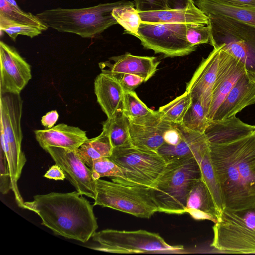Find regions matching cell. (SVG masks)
Listing matches in <instances>:
<instances>
[{
	"label": "cell",
	"mask_w": 255,
	"mask_h": 255,
	"mask_svg": "<svg viewBox=\"0 0 255 255\" xmlns=\"http://www.w3.org/2000/svg\"><path fill=\"white\" fill-rule=\"evenodd\" d=\"M209 146L223 209L255 208V130L225 142H209Z\"/></svg>",
	"instance_id": "cell-1"
},
{
	"label": "cell",
	"mask_w": 255,
	"mask_h": 255,
	"mask_svg": "<svg viewBox=\"0 0 255 255\" xmlns=\"http://www.w3.org/2000/svg\"><path fill=\"white\" fill-rule=\"evenodd\" d=\"M77 191L36 195L22 209L36 214L54 234L87 242L98 228L93 206Z\"/></svg>",
	"instance_id": "cell-2"
},
{
	"label": "cell",
	"mask_w": 255,
	"mask_h": 255,
	"mask_svg": "<svg viewBox=\"0 0 255 255\" xmlns=\"http://www.w3.org/2000/svg\"><path fill=\"white\" fill-rule=\"evenodd\" d=\"M124 6L135 4L132 1L122 0L85 8L49 9L36 15L48 27L59 32L74 33L83 38H94L118 24L112 11L116 7Z\"/></svg>",
	"instance_id": "cell-3"
},
{
	"label": "cell",
	"mask_w": 255,
	"mask_h": 255,
	"mask_svg": "<svg viewBox=\"0 0 255 255\" xmlns=\"http://www.w3.org/2000/svg\"><path fill=\"white\" fill-rule=\"evenodd\" d=\"M201 177L200 167L194 155L167 161L162 172L150 187L159 212L185 213L188 194L195 181Z\"/></svg>",
	"instance_id": "cell-4"
},
{
	"label": "cell",
	"mask_w": 255,
	"mask_h": 255,
	"mask_svg": "<svg viewBox=\"0 0 255 255\" xmlns=\"http://www.w3.org/2000/svg\"><path fill=\"white\" fill-rule=\"evenodd\" d=\"M207 15L209 44L240 60L247 73L255 78V26L224 15Z\"/></svg>",
	"instance_id": "cell-5"
},
{
	"label": "cell",
	"mask_w": 255,
	"mask_h": 255,
	"mask_svg": "<svg viewBox=\"0 0 255 255\" xmlns=\"http://www.w3.org/2000/svg\"><path fill=\"white\" fill-rule=\"evenodd\" d=\"M210 246L227 254H255V207L240 211L225 209L213 227Z\"/></svg>",
	"instance_id": "cell-6"
},
{
	"label": "cell",
	"mask_w": 255,
	"mask_h": 255,
	"mask_svg": "<svg viewBox=\"0 0 255 255\" xmlns=\"http://www.w3.org/2000/svg\"><path fill=\"white\" fill-rule=\"evenodd\" d=\"M93 206L112 208L141 218H150L159 212L150 187L103 179L96 180Z\"/></svg>",
	"instance_id": "cell-7"
},
{
	"label": "cell",
	"mask_w": 255,
	"mask_h": 255,
	"mask_svg": "<svg viewBox=\"0 0 255 255\" xmlns=\"http://www.w3.org/2000/svg\"><path fill=\"white\" fill-rule=\"evenodd\" d=\"M23 101L20 94L6 93L0 97V128L4 139L10 149L12 163L10 176L12 191L17 205L21 207L24 202L17 186L26 158L21 150L23 137L21 128Z\"/></svg>",
	"instance_id": "cell-8"
},
{
	"label": "cell",
	"mask_w": 255,
	"mask_h": 255,
	"mask_svg": "<svg viewBox=\"0 0 255 255\" xmlns=\"http://www.w3.org/2000/svg\"><path fill=\"white\" fill-rule=\"evenodd\" d=\"M92 238L98 245L89 248L110 253H146L183 250V246L169 245L158 234L143 230L106 229L96 232Z\"/></svg>",
	"instance_id": "cell-9"
},
{
	"label": "cell",
	"mask_w": 255,
	"mask_h": 255,
	"mask_svg": "<svg viewBox=\"0 0 255 255\" xmlns=\"http://www.w3.org/2000/svg\"><path fill=\"white\" fill-rule=\"evenodd\" d=\"M109 158L121 169L124 178L113 177L116 182L151 187L167 162L157 152L146 151L132 146L113 148Z\"/></svg>",
	"instance_id": "cell-10"
},
{
	"label": "cell",
	"mask_w": 255,
	"mask_h": 255,
	"mask_svg": "<svg viewBox=\"0 0 255 255\" xmlns=\"http://www.w3.org/2000/svg\"><path fill=\"white\" fill-rule=\"evenodd\" d=\"M188 24L173 23H152L141 22L138 38L144 48L166 57L184 56L194 51L197 46L187 39Z\"/></svg>",
	"instance_id": "cell-11"
},
{
	"label": "cell",
	"mask_w": 255,
	"mask_h": 255,
	"mask_svg": "<svg viewBox=\"0 0 255 255\" xmlns=\"http://www.w3.org/2000/svg\"><path fill=\"white\" fill-rule=\"evenodd\" d=\"M55 164L63 170L66 178L83 195L95 199L96 180L91 170L81 159L76 150L58 147H48L44 149Z\"/></svg>",
	"instance_id": "cell-12"
},
{
	"label": "cell",
	"mask_w": 255,
	"mask_h": 255,
	"mask_svg": "<svg viewBox=\"0 0 255 255\" xmlns=\"http://www.w3.org/2000/svg\"><path fill=\"white\" fill-rule=\"evenodd\" d=\"M0 94H20L32 78L30 65L17 51L0 42Z\"/></svg>",
	"instance_id": "cell-13"
},
{
	"label": "cell",
	"mask_w": 255,
	"mask_h": 255,
	"mask_svg": "<svg viewBox=\"0 0 255 255\" xmlns=\"http://www.w3.org/2000/svg\"><path fill=\"white\" fill-rule=\"evenodd\" d=\"M246 73L245 67L240 60L220 48L217 76L207 115L209 120H213L220 105L238 80Z\"/></svg>",
	"instance_id": "cell-14"
},
{
	"label": "cell",
	"mask_w": 255,
	"mask_h": 255,
	"mask_svg": "<svg viewBox=\"0 0 255 255\" xmlns=\"http://www.w3.org/2000/svg\"><path fill=\"white\" fill-rule=\"evenodd\" d=\"M128 122L131 146L157 152L164 143L163 132L167 122L162 120L158 110L143 118L128 120Z\"/></svg>",
	"instance_id": "cell-15"
},
{
	"label": "cell",
	"mask_w": 255,
	"mask_h": 255,
	"mask_svg": "<svg viewBox=\"0 0 255 255\" xmlns=\"http://www.w3.org/2000/svg\"><path fill=\"white\" fill-rule=\"evenodd\" d=\"M220 53V48H214L206 58L203 59L191 80L186 84L185 91L190 94L192 99L201 102L207 115L217 76Z\"/></svg>",
	"instance_id": "cell-16"
},
{
	"label": "cell",
	"mask_w": 255,
	"mask_h": 255,
	"mask_svg": "<svg viewBox=\"0 0 255 255\" xmlns=\"http://www.w3.org/2000/svg\"><path fill=\"white\" fill-rule=\"evenodd\" d=\"M160 62L154 57L136 56L127 53L99 63L102 72L111 75L131 74L142 78L145 82L156 72Z\"/></svg>",
	"instance_id": "cell-17"
},
{
	"label": "cell",
	"mask_w": 255,
	"mask_h": 255,
	"mask_svg": "<svg viewBox=\"0 0 255 255\" xmlns=\"http://www.w3.org/2000/svg\"><path fill=\"white\" fill-rule=\"evenodd\" d=\"M255 103V78L246 72L238 80L220 105L213 120L235 116L244 108Z\"/></svg>",
	"instance_id": "cell-18"
},
{
	"label": "cell",
	"mask_w": 255,
	"mask_h": 255,
	"mask_svg": "<svg viewBox=\"0 0 255 255\" xmlns=\"http://www.w3.org/2000/svg\"><path fill=\"white\" fill-rule=\"evenodd\" d=\"M34 132L36 139L44 150L51 146L77 150L88 139L85 131L65 124Z\"/></svg>",
	"instance_id": "cell-19"
},
{
	"label": "cell",
	"mask_w": 255,
	"mask_h": 255,
	"mask_svg": "<svg viewBox=\"0 0 255 255\" xmlns=\"http://www.w3.org/2000/svg\"><path fill=\"white\" fill-rule=\"evenodd\" d=\"M97 102L107 118H112L123 111L124 89L112 75L102 72L94 81Z\"/></svg>",
	"instance_id": "cell-20"
},
{
	"label": "cell",
	"mask_w": 255,
	"mask_h": 255,
	"mask_svg": "<svg viewBox=\"0 0 255 255\" xmlns=\"http://www.w3.org/2000/svg\"><path fill=\"white\" fill-rule=\"evenodd\" d=\"M186 213L196 220L217 221L220 211L207 185L202 177L193 184L188 194Z\"/></svg>",
	"instance_id": "cell-21"
},
{
	"label": "cell",
	"mask_w": 255,
	"mask_h": 255,
	"mask_svg": "<svg viewBox=\"0 0 255 255\" xmlns=\"http://www.w3.org/2000/svg\"><path fill=\"white\" fill-rule=\"evenodd\" d=\"M141 21L145 23H173L207 25L208 16L195 5L167 10L138 11Z\"/></svg>",
	"instance_id": "cell-22"
},
{
	"label": "cell",
	"mask_w": 255,
	"mask_h": 255,
	"mask_svg": "<svg viewBox=\"0 0 255 255\" xmlns=\"http://www.w3.org/2000/svg\"><path fill=\"white\" fill-rule=\"evenodd\" d=\"M194 2L206 15H224L255 26V6L237 5L222 0H195Z\"/></svg>",
	"instance_id": "cell-23"
},
{
	"label": "cell",
	"mask_w": 255,
	"mask_h": 255,
	"mask_svg": "<svg viewBox=\"0 0 255 255\" xmlns=\"http://www.w3.org/2000/svg\"><path fill=\"white\" fill-rule=\"evenodd\" d=\"M193 155L198 162L201 177L209 189L221 212L224 208L221 193L212 160L209 142L206 136L197 146Z\"/></svg>",
	"instance_id": "cell-24"
},
{
	"label": "cell",
	"mask_w": 255,
	"mask_h": 255,
	"mask_svg": "<svg viewBox=\"0 0 255 255\" xmlns=\"http://www.w3.org/2000/svg\"><path fill=\"white\" fill-rule=\"evenodd\" d=\"M181 126L183 137L180 142L176 145L164 143L157 151L166 162L173 159L193 155L197 146L206 137L204 133L192 130Z\"/></svg>",
	"instance_id": "cell-25"
},
{
	"label": "cell",
	"mask_w": 255,
	"mask_h": 255,
	"mask_svg": "<svg viewBox=\"0 0 255 255\" xmlns=\"http://www.w3.org/2000/svg\"><path fill=\"white\" fill-rule=\"evenodd\" d=\"M113 150L108 135L102 130L98 136L88 138L76 150V152L83 162L91 168L94 160L104 157H110Z\"/></svg>",
	"instance_id": "cell-26"
},
{
	"label": "cell",
	"mask_w": 255,
	"mask_h": 255,
	"mask_svg": "<svg viewBox=\"0 0 255 255\" xmlns=\"http://www.w3.org/2000/svg\"><path fill=\"white\" fill-rule=\"evenodd\" d=\"M103 130L108 135L113 148L130 146L128 119L123 112L102 123Z\"/></svg>",
	"instance_id": "cell-27"
},
{
	"label": "cell",
	"mask_w": 255,
	"mask_h": 255,
	"mask_svg": "<svg viewBox=\"0 0 255 255\" xmlns=\"http://www.w3.org/2000/svg\"><path fill=\"white\" fill-rule=\"evenodd\" d=\"M0 19L27 25L42 31L48 29L36 15L22 10L19 7L13 6L5 0H0Z\"/></svg>",
	"instance_id": "cell-28"
},
{
	"label": "cell",
	"mask_w": 255,
	"mask_h": 255,
	"mask_svg": "<svg viewBox=\"0 0 255 255\" xmlns=\"http://www.w3.org/2000/svg\"><path fill=\"white\" fill-rule=\"evenodd\" d=\"M192 103L190 94L185 92L168 104L159 107L162 120L175 124H181Z\"/></svg>",
	"instance_id": "cell-29"
},
{
	"label": "cell",
	"mask_w": 255,
	"mask_h": 255,
	"mask_svg": "<svg viewBox=\"0 0 255 255\" xmlns=\"http://www.w3.org/2000/svg\"><path fill=\"white\" fill-rule=\"evenodd\" d=\"M210 122L207 117L206 111L201 102L192 99V104L181 125L187 129L204 133Z\"/></svg>",
	"instance_id": "cell-30"
},
{
	"label": "cell",
	"mask_w": 255,
	"mask_h": 255,
	"mask_svg": "<svg viewBox=\"0 0 255 255\" xmlns=\"http://www.w3.org/2000/svg\"><path fill=\"white\" fill-rule=\"evenodd\" d=\"M112 15L118 23L125 29L126 33L138 37V30L142 21L134 6L116 7L113 10Z\"/></svg>",
	"instance_id": "cell-31"
},
{
	"label": "cell",
	"mask_w": 255,
	"mask_h": 255,
	"mask_svg": "<svg viewBox=\"0 0 255 255\" xmlns=\"http://www.w3.org/2000/svg\"><path fill=\"white\" fill-rule=\"evenodd\" d=\"M122 112L128 120H132L151 115L155 111L148 108L134 91L124 90Z\"/></svg>",
	"instance_id": "cell-32"
},
{
	"label": "cell",
	"mask_w": 255,
	"mask_h": 255,
	"mask_svg": "<svg viewBox=\"0 0 255 255\" xmlns=\"http://www.w3.org/2000/svg\"><path fill=\"white\" fill-rule=\"evenodd\" d=\"M138 11L179 9L195 5L192 0H134Z\"/></svg>",
	"instance_id": "cell-33"
},
{
	"label": "cell",
	"mask_w": 255,
	"mask_h": 255,
	"mask_svg": "<svg viewBox=\"0 0 255 255\" xmlns=\"http://www.w3.org/2000/svg\"><path fill=\"white\" fill-rule=\"evenodd\" d=\"M90 169L95 180L103 177L124 178L121 169L109 157H104L94 160Z\"/></svg>",
	"instance_id": "cell-34"
},
{
	"label": "cell",
	"mask_w": 255,
	"mask_h": 255,
	"mask_svg": "<svg viewBox=\"0 0 255 255\" xmlns=\"http://www.w3.org/2000/svg\"><path fill=\"white\" fill-rule=\"evenodd\" d=\"M0 31H3L15 41L18 35H22L33 38L42 33V30L27 25L14 23L4 20H0Z\"/></svg>",
	"instance_id": "cell-35"
},
{
	"label": "cell",
	"mask_w": 255,
	"mask_h": 255,
	"mask_svg": "<svg viewBox=\"0 0 255 255\" xmlns=\"http://www.w3.org/2000/svg\"><path fill=\"white\" fill-rule=\"evenodd\" d=\"M210 30L208 25L188 24L186 37L189 42L197 46L201 44L210 43Z\"/></svg>",
	"instance_id": "cell-36"
},
{
	"label": "cell",
	"mask_w": 255,
	"mask_h": 255,
	"mask_svg": "<svg viewBox=\"0 0 255 255\" xmlns=\"http://www.w3.org/2000/svg\"><path fill=\"white\" fill-rule=\"evenodd\" d=\"M12 190V181L5 154L0 151V191L7 194Z\"/></svg>",
	"instance_id": "cell-37"
},
{
	"label": "cell",
	"mask_w": 255,
	"mask_h": 255,
	"mask_svg": "<svg viewBox=\"0 0 255 255\" xmlns=\"http://www.w3.org/2000/svg\"><path fill=\"white\" fill-rule=\"evenodd\" d=\"M112 75L119 81L126 90L134 91L141 83L145 82L142 78L133 74L120 73Z\"/></svg>",
	"instance_id": "cell-38"
},
{
	"label": "cell",
	"mask_w": 255,
	"mask_h": 255,
	"mask_svg": "<svg viewBox=\"0 0 255 255\" xmlns=\"http://www.w3.org/2000/svg\"><path fill=\"white\" fill-rule=\"evenodd\" d=\"M44 177L55 180H63L66 178L62 168L57 164L52 165L44 175Z\"/></svg>",
	"instance_id": "cell-39"
},
{
	"label": "cell",
	"mask_w": 255,
	"mask_h": 255,
	"mask_svg": "<svg viewBox=\"0 0 255 255\" xmlns=\"http://www.w3.org/2000/svg\"><path fill=\"white\" fill-rule=\"evenodd\" d=\"M59 118V114L57 111H50L43 116L41 118L42 125L47 128L54 127Z\"/></svg>",
	"instance_id": "cell-40"
},
{
	"label": "cell",
	"mask_w": 255,
	"mask_h": 255,
	"mask_svg": "<svg viewBox=\"0 0 255 255\" xmlns=\"http://www.w3.org/2000/svg\"><path fill=\"white\" fill-rule=\"evenodd\" d=\"M234 4L255 6V0H222Z\"/></svg>",
	"instance_id": "cell-41"
},
{
	"label": "cell",
	"mask_w": 255,
	"mask_h": 255,
	"mask_svg": "<svg viewBox=\"0 0 255 255\" xmlns=\"http://www.w3.org/2000/svg\"><path fill=\"white\" fill-rule=\"evenodd\" d=\"M6 2H7L10 4L16 6V7H19L16 2V1L14 0H5Z\"/></svg>",
	"instance_id": "cell-42"
}]
</instances>
